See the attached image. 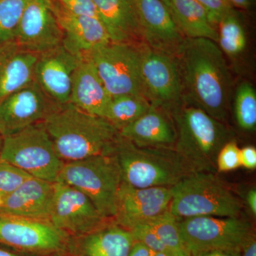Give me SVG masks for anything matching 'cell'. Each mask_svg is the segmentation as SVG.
Wrapping results in <instances>:
<instances>
[{
    "label": "cell",
    "mask_w": 256,
    "mask_h": 256,
    "mask_svg": "<svg viewBox=\"0 0 256 256\" xmlns=\"http://www.w3.org/2000/svg\"><path fill=\"white\" fill-rule=\"evenodd\" d=\"M176 58L182 80L183 101L225 124L232 79L220 46L208 38H185Z\"/></svg>",
    "instance_id": "1"
},
{
    "label": "cell",
    "mask_w": 256,
    "mask_h": 256,
    "mask_svg": "<svg viewBox=\"0 0 256 256\" xmlns=\"http://www.w3.org/2000/svg\"><path fill=\"white\" fill-rule=\"evenodd\" d=\"M56 152L64 163L110 154L118 130L108 120L84 112L70 102L44 120Z\"/></svg>",
    "instance_id": "2"
},
{
    "label": "cell",
    "mask_w": 256,
    "mask_h": 256,
    "mask_svg": "<svg viewBox=\"0 0 256 256\" xmlns=\"http://www.w3.org/2000/svg\"><path fill=\"white\" fill-rule=\"evenodd\" d=\"M110 154L118 164L122 182L136 188H172L198 172L174 149L140 148L120 136Z\"/></svg>",
    "instance_id": "3"
},
{
    "label": "cell",
    "mask_w": 256,
    "mask_h": 256,
    "mask_svg": "<svg viewBox=\"0 0 256 256\" xmlns=\"http://www.w3.org/2000/svg\"><path fill=\"white\" fill-rule=\"evenodd\" d=\"M176 131L174 150L198 172L216 173V159L234 134L224 122L183 101L171 112Z\"/></svg>",
    "instance_id": "4"
},
{
    "label": "cell",
    "mask_w": 256,
    "mask_h": 256,
    "mask_svg": "<svg viewBox=\"0 0 256 256\" xmlns=\"http://www.w3.org/2000/svg\"><path fill=\"white\" fill-rule=\"evenodd\" d=\"M169 210L178 220L196 216L238 218L242 202L216 175L195 172L172 188Z\"/></svg>",
    "instance_id": "5"
},
{
    "label": "cell",
    "mask_w": 256,
    "mask_h": 256,
    "mask_svg": "<svg viewBox=\"0 0 256 256\" xmlns=\"http://www.w3.org/2000/svg\"><path fill=\"white\" fill-rule=\"evenodd\" d=\"M56 182L73 186L86 195L106 220L114 218L122 180L118 164L112 154L64 163Z\"/></svg>",
    "instance_id": "6"
},
{
    "label": "cell",
    "mask_w": 256,
    "mask_h": 256,
    "mask_svg": "<svg viewBox=\"0 0 256 256\" xmlns=\"http://www.w3.org/2000/svg\"><path fill=\"white\" fill-rule=\"evenodd\" d=\"M0 160L18 166L33 178L55 183L64 162L54 146L44 122L3 138Z\"/></svg>",
    "instance_id": "7"
},
{
    "label": "cell",
    "mask_w": 256,
    "mask_h": 256,
    "mask_svg": "<svg viewBox=\"0 0 256 256\" xmlns=\"http://www.w3.org/2000/svg\"><path fill=\"white\" fill-rule=\"evenodd\" d=\"M140 46L141 44L111 42L94 48L84 56L92 62L111 97L144 96Z\"/></svg>",
    "instance_id": "8"
},
{
    "label": "cell",
    "mask_w": 256,
    "mask_h": 256,
    "mask_svg": "<svg viewBox=\"0 0 256 256\" xmlns=\"http://www.w3.org/2000/svg\"><path fill=\"white\" fill-rule=\"evenodd\" d=\"M180 228L191 255L215 249L242 250L254 235L252 224L240 217H191L180 220Z\"/></svg>",
    "instance_id": "9"
},
{
    "label": "cell",
    "mask_w": 256,
    "mask_h": 256,
    "mask_svg": "<svg viewBox=\"0 0 256 256\" xmlns=\"http://www.w3.org/2000/svg\"><path fill=\"white\" fill-rule=\"evenodd\" d=\"M141 77L151 106L172 112L183 102V85L176 57L141 44Z\"/></svg>",
    "instance_id": "10"
},
{
    "label": "cell",
    "mask_w": 256,
    "mask_h": 256,
    "mask_svg": "<svg viewBox=\"0 0 256 256\" xmlns=\"http://www.w3.org/2000/svg\"><path fill=\"white\" fill-rule=\"evenodd\" d=\"M68 234L48 220L0 214V242L25 252L52 254L64 252Z\"/></svg>",
    "instance_id": "11"
},
{
    "label": "cell",
    "mask_w": 256,
    "mask_h": 256,
    "mask_svg": "<svg viewBox=\"0 0 256 256\" xmlns=\"http://www.w3.org/2000/svg\"><path fill=\"white\" fill-rule=\"evenodd\" d=\"M106 220L82 192L60 182L54 183L50 222L56 228L80 237L100 228Z\"/></svg>",
    "instance_id": "12"
},
{
    "label": "cell",
    "mask_w": 256,
    "mask_h": 256,
    "mask_svg": "<svg viewBox=\"0 0 256 256\" xmlns=\"http://www.w3.org/2000/svg\"><path fill=\"white\" fill-rule=\"evenodd\" d=\"M60 106L34 80L0 101V134L6 137L44 122Z\"/></svg>",
    "instance_id": "13"
},
{
    "label": "cell",
    "mask_w": 256,
    "mask_h": 256,
    "mask_svg": "<svg viewBox=\"0 0 256 256\" xmlns=\"http://www.w3.org/2000/svg\"><path fill=\"white\" fill-rule=\"evenodd\" d=\"M172 188H136L122 182L118 194L114 224L131 230L169 210Z\"/></svg>",
    "instance_id": "14"
},
{
    "label": "cell",
    "mask_w": 256,
    "mask_h": 256,
    "mask_svg": "<svg viewBox=\"0 0 256 256\" xmlns=\"http://www.w3.org/2000/svg\"><path fill=\"white\" fill-rule=\"evenodd\" d=\"M64 34L50 0H30L18 24L16 42L24 50L41 54L62 44Z\"/></svg>",
    "instance_id": "15"
},
{
    "label": "cell",
    "mask_w": 256,
    "mask_h": 256,
    "mask_svg": "<svg viewBox=\"0 0 256 256\" xmlns=\"http://www.w3.org/2000/svg\"><path fill=\"white\" fill-rule=\"evenodd\" d=\"M143 44L176 56L185 38L161 0H136Z\"/></svg>",
    "instance_id": "16"
},
{
    "label": "cell",
    "mask_w": 256,
    "mask_h": 256,
    "mask_svg": "<svg viewBox=\"0 0 256 256\" xmlns=\"http://www.w3.org/2000/svg\"><path fill=\"white\" fill-rule=\"evenodd\" d=\"M80 60L63 44L38 56L34 80L58 105L64 106L70 101L72 78Z\"/></svg>",
    "instance_id": "17"
},
{
    "label": "cell",
    "mask_w": 256,
    "mask_h": 256,
    "mask_svg": "<svg viewBox=\"0 0 256 256\" xmlns=\"http://www.w3.org/2000/svg\"><path fill=\"white\" fill-rule=\"evenodd\" d=\"M50 1L63 32L62 44L70 53L82 58L94 48L111 42L107 28L100 20L72 14L58 0Z\"/></svg>",
    "instance_id": "18"
},
{
    "label": "cell",
    "mask_w": 256,
    "mask_h": 256,
    "mask_svg": "<svg viewBox=\"0 0 256 256\" xmlns=\"http://www.w3.org/2000/svg\"><path fill=\"white\" fill-rule=\"evenodd\" d=\"M54 183L31 178L3 198L1 214L50 222Z\"/></svg>",
    "instance_id": "19"
},
{
    "label": "cell",
    "mask_w": 256,
    "mask_h": 256,
    "mask_svg": "<svg viewBox=\"0 0 256 256\" xmlns=\"http://www.w3.org/2000/svg\"><path fill=\"white\" fill-rule=\"evenodd\" d=\"M121 137L140 148L174 149L176 131L170 112L151 106L146 114L119 131Z\"/></svg>",
    "instance_id": "20"
},
{
    "label": "cell",
    "mask_w": 256,
    "mask_h": 256,
    "mask_svg": "<svg viewBox=\"0 0 256 256\" xmlns=\"http://www.w3.org/2000/svg\"><path fill=\"white\" fill-rule=\"evenodd\" d=\"M114 43L142 44L136 0H92Z\"/></svg>",
    "instance_id": "21"
},
{
    "label": "cell",
    "mask_w": 256,
    "mask_h": 256,
    "mask_svg": "<svg viewBox=\"0 0 256 256\" xmlns=\"http://www.w3.org/2000/svg\"><path fill=\"white\" fill-rule=\"evenodd\" d=\"M110 99L92 62L82 57L74 73L69 102L84 112L104 118Z\"/></svg>",
    "instance_id": "22"
},
{
    "label": "cell",
    "mask_w": 256,
    "mask_h": 256,
    "mask_svg": "<svg viewBox=\"0 0 256 256\" xmlns=\"http://www.w3.org/2000/svg\"><path fill=\"white\" fill-rule=\"evenodd\" d=\"M38 56L16 42L0 47V101L34 80Z\"/></svg>",
    "instance_id": "23"
},
{
    "label": "cell",
    "mask_w": 256,
    "mask_h": 256,
    "mask_svg": "<svg viewBox=\"0 0 256 256\" xmlns=\"http://www.w3.org/2000/svg\"><path fill=\"white\" fill-rule=\"evenodd\" d=\"M80 237L78 256H128L134 242L130 230L114 223Z\"/></svg>",
    "instance_id": "24"
},
{
    "label": "cell",
    "mask_w": 256,
    "mask_h": 256,
    "mask_svg": "<svg viewBox=\"0 0 256 256\" xmlns=\"http://www.w3.org/2000/svg\"><path fill=\"white\" fill-rule=\"evenodd\" d=\"M169 10L185 38H208L217 43L216 26L196 0H170Z\"/></svg>",
    "instance_id": "25"
},
{
    "label": "cell",
    "mask_w": 256,
    "mask_h": 256,
    "mask_svg": "<svg viewBox=\"0 0 256 256\" xmlns=\"http://www.w3.org/2000/svg\"><path fill=\"white\" fill-rule=\"evenodd\" d=\"M218 41L224 55L236 60L244 54L248 46L245 28L236 12L234 9L222 18L217 24Z\"/></svg>",
    "instance_id": "26"
},
{
    "label": "cell",
    "mask_w": 256,
    "mask_h": 256,
    "mask_svg": "<svg viewBox=\"0 0 256 256\" xmlns=\"http://www.w3.org/2000/svg\"><path fill=\"white\" fill-rule=\"evenodd\" d=\"M150 107V102L144 96H114L111 97L104 118L120 131L139 119Z\"/></svg>",
    "instance_id": "27"
},
{
    "label": "cell",
    "mask_w": 256,
    "mask_h": 256,
    "mask_svg": "<svg viewBox=\"0 0 256 256\" xmlns=\"http://www.w3.org/2000/svg\"><path fill=\"white\" fill-rule=\"evenodd\" d=\"M148 224L170 254L174 256H192L182 237L180 220L169 210Z\"/></svg>",
    "instance_id": "28"
},
{
    "label": "cell",
    "mask_w": 256,
    "mask_h": 256,
    "mask_svg": "<svg viewBox=\"0 0 256 256\" xmlns=\"http://www.w3.org/2000/svg\"><path fill=\"white\" fill-rule=\"evenodd\" d=\"M234 116L238 127L246 132H254L256 128V92L250 82L238 86L234 98Z\"/></svg>",
    "instance_id": "29"
},
{
    "label": "cell",
    "mask_w": 256,
    "mask_h": 256,
    "mask_svg": "<svg viewBox=\"0 0 256 256\" xmlns=\"http://www.w3.org/2000/svg\"><path fill=\"white\" fill-rule=\"evenodd\" d=\"M30 0H0V47L16 42L20 20Z\"/></svg>",
    "instance_id": "30"
},
{
    "label": "cell",
    "mask_w": 256,
    "mask_h": 256,
    "mask_svg": "<svg viewBox=\"0 0 256 256\" xmlns=\"http://www.w3.org/2000/svg\"><path fill=\"white\" fill-rule=\"evenodd\" d=\"M31 178L33 176L18 166L0 160V196L2 198L9 196Z\"/></svg>",
    "instance_id": "31"
},
{
    "label": "cell",
    "mask_w": 256,
    "mask_h": 256,
    "mask_svg": "<svg viewBox=\"0 0 256 256\" xmlns=\"http://www.w3.org/2000/svg\"><path fill=\"white\" fill-rule=\"evenodd\" d=\"M240 166H242L240 149L236 140H232L224 144L218 152L216 159L217 172L233 171Z\"/></svg>",
    "instance_id": "32"
},
{
    "label": "cell",
    "mask_w": 256,
    "mask_h": 256,
    "mask_svg": "<svg viewBox=\"0 0 256 256\" xmlns=\"http://www.w3.org/2000/svg\"><path fill=\"white\" fill-rule=\"evenodd\" d=\"M130 230L134 240L142 242L152 252H170L149 224H141Z\"/></svg>",
    "instance_id": "33"
},
{
    "label": "cell",
    "mask_w": 256,
    "mask_h": 256,
    "mask_svg": "<svg viewBox=\"0 0 256 256\" xmlns=\"http://www.w3.org/2000/svg\"><path fill=\"white\" fill-rule=\"evenodd\" d=\"M206 10L210 22L216 26L220 20L234 9L229 0H196Z\"/></svg>",
    "instance_id": "34"
},
{
    "label": "cell",
    "mask_w": 256,
    "mask_h": 256,
    "mask_svg": "<svg viewBox=\"0 0 256 256\" xmlns=\"http://www.w3.org/2000/svg\"><path fill=\"white\" fill-rule=\"evenodd\" d=\"M72 14L99 18L98 11L92 0H58Z\"/></svg>",
    "instance_id": "35"
},
{
    "label": "cell",
    "mask_w": 256,
    "mask_h": 256,
    "mask_svg": "<svg viewBox=\"0 0 256 256\" xmlns=\"http://www.w3.org/2000/svg\"><path fill=\"white\" fill-rule=\"evenodd\" d=\"M240 163L248 170L256 169V150L254 146H246L240 149Z\"/></svg>",
    "instance_id": "36"
},
{
    "label": "cell",
    "mask_w": 256,
    "mask_h": 256,
    "mask_svg": "<svg viewBox=\"0 0 256 256\" xmlns=\"http://www.w3.org/2000/svg\"><path fill=\"white\" fill-rule=\"evenodd\" d=\"M192 256H242V250L215 249L194 252Z\"/></svg>",
    "instance_id": "37"
},
{
    "label": "cell",
    "mask_w": 256,
    "mask_h": 256,
    "mask_svg": "<svg viewBox=\"0 0 256 256\" xmlns=\"http://www.w3.org/2000/svg\"><path fill=\"white\" fill-rule=\"evenodd\" d=\"M152 250L142 242L134 240L128 256H152Z\"/></svg>",
    "instance_id": "38"
},
{
    "label": "cell",
    "mask_w": 256,
    "mask_h": 256,
    "mask_svg": "<svg viewBox=\"0 0 256 256\" xmlns=\"http://www.w3.org/2000/svg\"><path fill=\"white\" fill-rule=\"evenodd\" d=\"M242 256H256V240L255 235L252 236L242 248Z\"/></svg>",
    "instance_id": "39"
},
{
    "label": "cell",
    "mask_w": 256,
    "mask_h": 256,
    "mask_svg": "<svg viewBox=\"0 0 256 256\" xmlns=\"http://www.w3.org/2000/svg\"><path fill=\"white\" fill-rule=\"evenodd\" d=\"M246 201L249 208L252 210V215L256 216V188H252L248 192Z\"/></svg>",
    "instance_id": "40"
},
{
    "label": "cell",
    "mask_w": 256,
    "mask_h": 256,
    "mask_svg": "<svg viewBox=\"0 0 256 256\" xmlns=\"http://www.w3.org/2000/svg\"><path fill=\"white\" fill-rule=\"evenodd\" d=\"M234 6L240 9H247L252 4V0H229Z\"/></svg>",
    "instance_id": "41"
},
{
    "label": "cell",
    "mask_w": 256,
    "mask_h": 256,
    "mask_svg": "<svg viewBox=\"0 0 256 256\" xmlns=\"http://www.w3.org/2000/svg\"><path fill=\"white\" fill-rule=\"evenodd\" d=\"M152 256H174L172 254L166 252H152Z\"/></svg>",
    "instance_id": "42"
},
{
    "label": "cell",
    "mask_w": 256,
    "mask_h": 256,
    "mask_svg": "<svg viewBox=\"0 0 256 256\" xmlns=\"http://www.w3.org/2000/svg\"><path fill=\"white\" fill-rule=\"evenodd\" d=\"M0 256H18L15 255V254H12V252H6V250H2V249H0Z\"/></svg>",
    "instance_id": "43"
},
{
    "label": "cell",
    "mask_w": 256,
    "mask_h": 256,
    "mask_svg": "<svg viewBox=\"0 0 256 256\" xmlns=\"http://www.w3.org/2000/svg\"><path fill=\"white\" fill-rule=\"evenodd\" d=\"M161 1L164 4H166V6H168V8H169L170 0H161Z\"/></svg>",
    "instance_id": "44"
},
{
    "label": "cell",
    "mask_w": 256,
    "mask_h": 256,
    "mask_svg": "<svg viewBox=\"0 0 256 256\" xmlns=\"http://www.w3.org/2000/svg\"><path fill=\"white\" fill-rule=\"evenodd\" d=\"M62 252H58L56 256H78L77 255H64V254H62Z\"/></svg>",
    "instance_id": "45"
},
{
    "label": "cell",
    "mask_w": 256,
    "mask_h": 256,
    "mask_svg": "<svg viewBox=\"0 0 256 256\" xmlns=\"http://www.w3.org/2000/svg\"><path fill=\"white\" fill-rule=\"evenodd\" d=\"M2 140L3 138L2 137L1 134H0V152H1L2 146Z\"/></svg>",
    "instance_id": "46"
},
{
    "label": "cell",
    "mask_w": 256,
    "mask_h": 256,
    "mask_svg": "<svg viewBox=\"0 0 256 256\" xmlns=\"http://www.w3.org/2000/svg\"><path fill=\"white\" fill-rule=\"evenodd\" d=\"M3 203V198L2 197L0 196V206H1L2 204Z\"/></svg>",
    "instance_id": "47"
}]
</instances>
